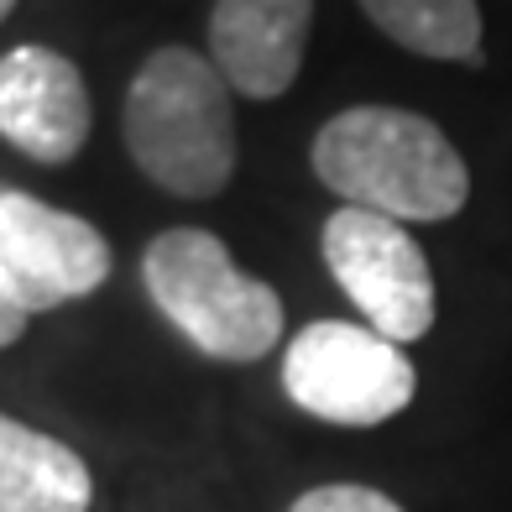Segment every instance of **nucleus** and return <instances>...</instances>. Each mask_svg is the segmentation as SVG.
I'll list each match as a JSON object with an SVG mask.
<instances>
[{
  "label": "nucleus",
  "mask_w": 512,
  "mask_h": 512,
  "mask_svg": "<svg viewBox=\"0 0 512 512\" xmlns=\"http://www.w3.org/2000/svg\"><path fill=\"white\" fill-rule=\"evenodd\" d=\"M371 27L392 37L398 48L439 63L481 68V6L476 0H356Z\"/></svg>",
  "instance_id": "nucleus-10"
},
{
  "label": "nucleus",
  "mask_w": 512,
  "mask_h": 512,
  "mask_svg": "<svg viewBox=\"0 0 512 512\" xmlns=\"http://www.w3.org/2000/svg\"><path fill=\"white\" fill-rule=\"evenodd\" d=\"M314 173L330 194L387 220H450L471 199V173L429 115L398 105H351L314 136Z\"/></svg>",
  "instance_id": "nucleus-1"
},
{
  "label": "nucleus",
  "mask_w": 512,
  "mask_h": 512,
  "mask_svg": "<svg viewBox=\"0 0 512 512\" xmlns=\"http://www.w3.org/2000/svg\"><path fill=\"white\" fill-rule=\"evenodd\" d=\"M11 6H16V0H0V21H6V16H11Z\"/></svg>",
  "instance_id": "nucleus-13"
},
{
  "label": "nucleus",
  "mask_w": 512,
  "mask_h": 512,
  "mask_svg": "<svg viewBox=\"0 0 512 512\" xmlns=\"http://www.w3.org/2000/svg\"><path fill=\"white\" fill-rule=\"evenodd\" d=\"M126 147L157 189L215 199L236 173L225 74L194 48H157L126 89Z\"/></svg>",
  "instance_id": "nucleus-2"
},
{
  "label": "nucleus",
  "mask_w": 512,
  "mask_h": 512,
  "mask_svg": "<svg viewBox=\"0 0 512 512\" xmlns=\"http://www.w3.org/2000/svg\"><path fill=\"white\" fill-rule=\"evenodd\" d=\"M283 392L309 418L340 429H371L413 403L418 371L403 345H392L371 324L314 319L283 351Z\"/></svg>",
  "instance_id": "nucleus-4"
},
{
  "label": "nucleus",
  "mask_w": 512,
  "mask_h": 512,
  "mask_svg": "<svg viewBox=\"0 0 512 512\" xmlns=\"http://www.w3.org/2000/svg\"><path fill=\"white\" fill-rule=\"evenodd\" d=\"M293 512H403L398 502H392L387 492H377V486H314V492H304L293 502Z\"/></svg>",
  "instance_id": "nucleus-11"
},
{
  "label": "nucleus",
  "mask_w": 512,
  "mask_h": 512,
  "mask_svg": "<svg viewBox=\"0 0 512 512\" xmlns=\"http://www.w3.org/2000/svg\"><path fill=\"white\" fill-rule=\"evenodd\" d=\"M142 283L157 314L215 361H262L283 340V298L241 272L225 241L199 225L162 230L142 256Z\"/></svg>",
  "instance_id": "nucleus-3"
},
{
  "label": "nucleus",
  "mask_w": 512,
  "mask_h": 512,
  "mask_svg": "<svg viewBox=\"0 0 512 512\" xmlns=\"http://www.w3.org/2000/svg\"><path fill=\"white\" fill-rule=\"evenodd\" d=\"M95 481L63 439L0 413V512H89Z\"/></svg>",
  "instance_id": "nucleus-9"
},
{
  "label": "nucleus",
  "mask_w": 512,
  "mask_h": 512,
  "mask_svg": "<svg viewBox=\"0 0 512 512\" xmlns=\"http://www.w3.org/2000/svg\"><path fill=\"white\" fill-rule=\"evenodd\" d=\"M0 136L32 162H68L89 142V89L63 53L21 42L0 58Z\"/></svg>",
  "instance_id": "nucleus-7"
},
{
  "label": "nucleus",
  "mask_w": 512,
  "mask_h": 512,
  "mask_svg": "<svg viewBox=\"0 0 512 512\" xmlns=\"http://www.w3.org/2000/svg\"><path fill=\"white\" fill-rule=\"evenodd\" d=\"M314 0H215L209 63L246 100L288 95L309 48Z\"/></svg>",
  "instance_id": "nucleus-8"
},
{
  "label": "nucleus",
  "mask_w": 512,
  "mask_h": 512,
  "mask_svg": "<svg viewBox=\"0 0 512 512\" xmlns=\"http://www.w3.org/2000/svg\"><path fill=\"white\" fill-rule=\"evenodd\" d=\"M110 277V246L89 220L0 183V293L27 314L89 298Z\"/></svg>",
  "instance_id": "nucleus-6"
},
{
  "label": "nucleus",
  "mask_w": 512,
  "mask_h": 512,
  "mask_svg": "<svg viewBox=\"0 0 512 512\" xmlns=\"http://www.w3.org/2000/svg\"><path fill=\"white\" fill-rule=\"evenodd\" d=\"M27 319H32V314L21 309L16 298H6V293H0V351L21 340V330H27Z\"/></svg>",
  "instance_id": "nucleus-12"
},
{
  "label": "nucleus",
  "mask_w": 512,
  "mask_h": 512,
  "mask_svg": "<svg viewBox=\"0 0 512 512\" xmlns=\"http://www.w3.org/2000/svg\"><path fill=\"white\" fill-rule=\"evenodd\" d=\"M319 246L340 293L361 309V319L377 335H387L392 345H413L434 330V272L403 220L340 204L324 220Z\"/></svg>",
  "instance_id": "nucleus-5"
}]
</instances>
